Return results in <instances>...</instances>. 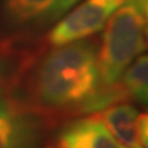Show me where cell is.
Returning a JSON list of instances; mask_svg holds the SVG:
<instances>
[{
  "label": "cell",
  "instance_id": "8992f818",
  "mask_svg": "<svg viewBox=\"0 0 148 148\" xmlns=\"http://www.w3.org/2000/svg\"><path fill=\"white\" fill-rule=\"evenodd\" d=\"M56 148H126L107 129L99 112L77 116L64 123L56 136Z\"/></svg>",
  "mask_w": 148,
  "mask_h": 148
},
{
  "label": "cell",
  "instance_id": "8fae6325",
  "mask_svg": "<svg viewBox=\"0 0 148 148\" xmlns=\"http://www.w3.org/2000/svg\"><path fill=\"white\" fill-rule=\"evenodd\" d=\"M144 38H145V45L148 47V25L144 26Z\"/></svg>",
  "mask_w": 148,
  "mask_h": 148
},
{
  "label": "cell",
  "instance_id": "277c9868",
  "mask_svg": "<svg viewBox=\"0 0 148 148\" xmlns=\"http://www.w3.org/2000/svg\"><path fill=\"white\" fill-rule=\"evenodd\" d=\"M48 125L22 100L0 96V148H38Z\"/></svg>",
  "mask_w": 148,
  "mask_h": 148
},
{
  "label": "cell",
  "instance_id": "7c38bea8",
  "mask_svg": "<svg viewBox=\"0 0 148 148\" xmlns=\"http://www.w3.org/2000/svg\"><path fill=\"white\" fill-rule=\"evenodd\" d=\"M1 92H3V90H1V88H0V96H1Z\"/></svg>",
  "mask_w": 148,
  "mask_h": 148
},
{
  "label": "cell",
  "instance_id": "7a4b0ae2",
  "mask_svg": "<svg viewBox=\"0 0 148 148\" xmlns=\"http://www.w3.org/2000/svg\"><path fill=\"white\" fill-rule=\"evenodd\" d=\"M144 18L132 1L126 0L110 16L97 49V64L103 85L114 86L125 70L145 51Z\"/></svg>",
  "mask_w": 148,
  "mask_h": 148
},
{
  "label": "cell",
  "instance_id": "ba28073f",
  "mask_svg": "<svg viewBox=\"0 0 148 148\" xmlns=\"http://www.w3.org/2000/svg\"><path fill=\"white\" fill-rule=\"evenodd\" d=\"M119 82L127 99L148 104V53L133 60Z\"/></svg>",
  "mask_w": 148,
  "mask_h": 148
},
{
  "label": "cell",
  "instance_id": "6da1fadb",
  "mask_svg": "<svg viewBox=\"0 0 148 148\" xmlns=\"http://www.w3.org/2000/svg\"><path fill=\"white\" fill-rule=\"evenodd\" d=\"M97 42L84 38L49 49L27 77L25 104L48 122L99 112L127 100L121 82L103 85L97 64Z\"/></svg>",
  "mask_w": 148,
  "mask_h": 148
},
{
  "label": "cell",
  "instance_id": "30bf717a",
  "mask_svg": "<svg viewBox=\"0 0 148 148\" xmlns=\"http://www.w3.org/2000/svg\"><path fill=\"white\" fill-rule=\"evenodd\" d=\"M129 1L134 4V7L144 18V21H148V0H129Z\"/></svg>",
  "mask_w": 148,
  "mask_h": 148
},
{
  "label": "cell",
  "instance_id": "5b68a950",
  "mask_svg": "<svg viewBox=\"0 0 148 148\" xmlns=\"http://www.w3.org/2000/svg\"><path fill=\"white\" fill-rule=\"evenodd\" d=\"M81 0H4L5 21L15 27L47 26L63 18Z\"/></svg>",
  "mask_w": 148,
  "mask_h": 148
},
{
  "label": "cell",
  "instance_id": "52a82bcc",
  "mask_svg": "<svg viewBox=\"0 0 148 148\" xmlns=\"http://www.w3.org/2000/svg\"><path fill=\"white\" fill-rule=\"evenodd\" d=\"M110 133L126 148H141L137 136V108L126 101L114 103L99 111Z\"/></svg>",
  "mask_w": 148,
  "mask_h": 148
},
{
  "label": "cell",
  "instance_id": "3957f363",
  "mask_svg": "<svg viewBox=\"0 0 148 148\" xmlns=\"http://www.w3.org/2000/svg\"><path fill=\"white\" fill-rule=\"evenodd\" d=\"M126 0H84L70 10L51 29L48 42L52 47L89 38L106 26L110 16Z\"/></svg>",
  "mask_w": 148,
  "mask_h": 148
},
{
  "label": "cell",
  "instance_id": "9c48e42d",
  "mask_svg": "<svg viewBox=\"0 0 148 148\" xmlns=\"http://www.w3.org/2000/svg\"><path fill=\"white\" fill-rule=\"evenodd\" d=\"M137 136L141 148H148V111L137 116Z\"/></svg>",
  "mask_w": 148,
  "mask_h": 148
}]
</instances>
